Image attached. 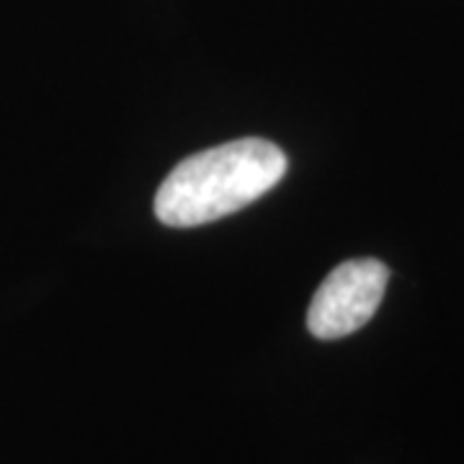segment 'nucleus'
Here are the masks:
<instances>
[{
	"label": "nucleus",
	"instance_id": "f257e3e1",
	"mask_svg": "<svg viewBox=\"0 0 464 464\" xmlns=\"http://www.w3.org/2000/svg\"><path fill=\"white\" fill-rule=\"evenodd\" d=\"M286 173V155L268 140L246 137L201 150L168 173L155 217L168 227H199L261 199Z\"/></svg>",
	"mask_w": 464,
	"mask_h": 464
},
{
	"label": "nucleus",
	"instance_id": "f03ea898",
	"mask_svg": "<svg viewBox=\"0 0 464 464\" xmlns=\"http://www.w3.org/2000/svg\"><path fill=\"white\" fill-rule=\"evenodd\" d=\"M390 268L377 258H353L335 266L317 286L307 310V328L320 341L362 331L382 304Z\"/></svg>",
	"mask_w": 464,
	"mask_h": 464
}]
</instances>
